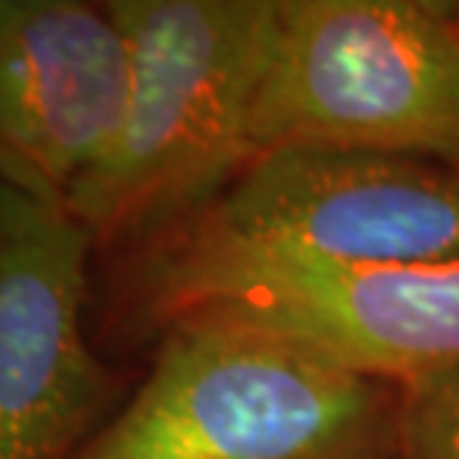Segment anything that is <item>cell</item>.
<instances>
[{"mask_svg":"<svg viewBox=\"0 0 459 459\" xmlns=\"http://www.w3.org/2000/svg\"><path fill=\"white\" fill-rule=\"evenodd\" d=\"M128 48L119 132L69 212L96 247H150L206 215L247 164L283 0H111Z\"/></svg>","mask_w":459,"mask_h":459,"instance_id":"cell-1","label":"cell"},{"mask_svg":"<svg viewBox=\"0 0 459 459\" xmlns=\"http://www.w3.org/2000/svg\"><path fill=\"white\" fill-rule=\"evenodd\" d=\"M78 459H382L397 385L263 328L186 314Z\"/></svg>","mask_w":459,"mask_h":459,"instance_id":"cell-2","label":"cell"},{"mask_svg":"<svg viewBox=\"0 0 459 459\" xmlns=\"http://www.w3.org/2000/svg\"><path fill=\"white\" fill-rule=\"evenodd\" d=\"M137 281L155 325L186 314L230 319L376 382L403 385L459 358V263H334L197 218L143 247Z\"/></svg>","mask_w":459,"mask_h":459,"instance_id":"cell-3","label":"cell"},{"mask_svg":"<svg viewBox=\"0 0 459 459\" xmlns=\"http://www.w3.org/2000/svg\"><path fill=\"white\" fill-rule=\"evenodd\" d=\"M254 152L346 146L459 164V36L447 0H283Z\"/></svg>","mask_w":459,"mask_h":459,"instance_id":"cell-4","label":"cell"},{"mask_svg":"<svg viewBox=\"0 0 459 459\" xmlns=\"http://www.w3.org/2000/svg\"><path fill=\"white\" fill-rule=\"evenodd\" d=\"M93 251L66 206L0 182V459H78L128 397L87 337Z\"/></svg>","mask_w":459,"mask_h":459,"instance_id":"cell-5","label":"cell"},{"mask_svg":"<svg viewBox=\"0 0 459 459\" xmlns=\"http://www.w3.org/2000/svg\"><path fill=\"white\" fill-rule=\"evenodd\" d=\"M200 218L251 242L334 263H459V164L281 146L256 155Z\"/></svg>","mask_w":459,"mask_h":459,"instance_id":"cell-6","label":"cell"},{"mask_svg":"<svg viewBox=\"0 0 459 459\" xmlns=\"http://www.w3.org/2000/svg\"><path fill=\"white\" fill-rule=\"evenodd\" d=\"M128 48L105 4L0 0V182L66 206L111 150Z\"/></svg>","mask_w":459,"mask_h":459,"instance_id":"cell-7","label":"cell"},{"mask_svg":"<svg viewBox=\"0 0 459 459\" xmlns=\"http://www.w3.org/2000/svg\"><path fill=\"white\" fill-rule=\"evenodd\" d=\"M394 459H459V358L397 385Z\"/></svg>","mask_w":459,"mask_h":459,"instance_id":"cell-8","label":"cell"},{"mask_svg":"<svg viewBox=\"0 0 459 459\" xmlns=\"http://www.w3.org/2000/svg\"><path fill=\"white\" fill-rule=\"evenodd\" d=\"M447 15H451L454 30H456V36H459V0H447Z\"/></svg>","mask_w":459,"mask_h":459,"instance_id":"cell-9","label":"cell"},{"mask_svg":"<svg viewBox=\"0 0 459 459\" xmlns=\"http://www.w3.org/2000/svg\"><path fill=\"white\" fill-rule=\"evenodd\" d=\"M382 459H394V454H391V456H382Z\"/></svg>","mask_w":459,"mask_h":459,"instance_id":"cell-10","label":"cell"}]
</instances>
